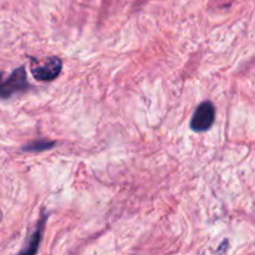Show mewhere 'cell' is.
I'll return each mask as SVG.
<instances>
[{
    "mask_svg": "<svg viewBox=\"0 0 255 255\" xmlns=\"http://www.w3.org/2000/svg\"><path fill=\"white\" fill-rule=\"evenodd\" d=\"M46 219H47V216H45L44 219L41 221V223H39V226H37L35 233L32 234L31 238L29 239V243L26 244V248L22 249L21 251V254L36 253L37 248H39V246H40V241H41V238H42V231H44V224H45V221H46Z\"/></svg>",
    "mask_w": 255,
    "mask_h": 255,
    "instance_id": "obj_4",
    "label": "cell"
},
{
    "mask_svg": "<svg viewBox=\"0 0 255 255\" xmlns=\"http://www.w3.org/2000/svg\"><path fill=\"white\" fill-rule=\"evenodd\" d=\"M29 89V81L26 77V71L24 66H20L15 69L11 74L9 75L6 80L1 85V97L7 99L17 92H22Z\"/></svg>",
    "mask_w": 255,
    "mask_h": 255,
    "instance_id": "obj_2",
    "label": "cell"
},
{
    "mask_svg": "<svg viewBox=\"0 0 255 255\" xmlns=\"http://www.w3.org/2000/svg\"><path fill=\"white\" fill-rule=\"evenodd\" d=\"M62 70V61L57 56H52L39 66L31 67V74L39 81H51L60 75Z\"/></svg>",
    "mask_w": 255,
    "mask_h": 255,
    "instance_id": "obj_3",
    "label": "cell"
},
{
    "mask_svg": "<svg viewBox=\"0 0 255 255\" xmlns=\"http://www.w3.org/2000/svg\"><path fill=\"white\" fill-rule=\"evenodd\" d=\"M55 146V142L46 141V139H37V141L30 142L22 147L24 152H42L46 149L52 148Z\"/></svg>",
    "mask_w": 255,
    "mask_h": 255,
    "instance_id": "obj_5",
    "label": "cell"
},
{
    "mask_svg": "<svg viewBox=\"0 0 255 255\" xmlns=\"http://www.w3.org/2000/svg\"><path fill=\"white\" fill-rule=\"evenodd\" d=\"M214 121H216L214 105L211 101H204L196 109L189 126L194 132H206L213 126Z\"/></svg>",
    "mask_w": 255,
    "mask_h": 255,
    "instance_id": "obj_1",
    "label": "cell"
}]
</instances>
